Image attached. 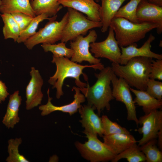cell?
<instances>
[{"mask_svg":"<svg viewBox=\"0 0 162 162\" xmlns=\"http://www.w3.org/2000/svg\"><path fill=\"white\" fill-rule=\"evenodd\" d=\"M51 62L56 64V70L53 75L50 77L48 82L52 85V88L56 89V98L57 99L60 98L63 94L62 86L66 78L70 77L74 79L76 85L79 88H82L86 87L87 84L80 81V75L82 74L87 82L88 80L87 76L83 72L84 68H91L100 70L104 68L101 63L96 64L82 65L65 57H53Z\"/></svg>","mask_w":162,"mask_h":162,"instance_id":"1","label":"cell"},{"mask_svg":"<svg viewBox=\"0 0 162 162\" xmlns=\"http://www.w3.org/2000/svg\"><path fill=\"white\" fill-rule=\"evenodd\" d=\"M114 74L111 67H104L99 73L95 74L97 80L93 85L90 86L87 82L86 87L79 88L86 98L87 104L95 108L99 116L104 109L110 110V102L114 99L110 86Z\"/></svg>","mask_w":162,"mask_h":162,"instance_id":"2","label":"cell"},{"mask_svg":"<svg viewBox=\"0 0 162 162\" xmlns=\"http://www.w3.org/2000/svg\"><path fill=\"white\" fill-rule=\"evenodd\" d=\"M152 59L145 57H135L124 65L112 63L111 67L114 74L123 79L130 86L146 91Z\"/></svg>","mask_w":162,"mask_h":162,"instance_id":"3","label":"cell"},{"mask_svg":"<svg viewBox=\"0 0 162 162\" xmlns=\"http://www.w3.org/2000/svg\"><path fill=\"white\" fill-rule=\"evenodd\" d=\"M109 27L113 30L119 46L125 47L144 38L147 33L157 29L158 26L151 23H135L123 18L114 17Z\"/></svg>","mask_w":162,"mask_h":162,"instance_id":"4","label":"cell"},{"mask_svg":"<svg viewBox=\"0 0 162 162\" xmlns=\"http://www.w3.org/2000/svg\"><path fill=\"white\" fill-rule=\"evenodd\" d=\"M68 16L67 12L59 22L55 20L57 15L51 17L44 27L24 43L25 45L27 48L31 50L39 44H53L61 40L64 28L68 21Z\"/></svg>","mask_w":162,"mask_h":162,"instance_id":"5","label":"cell"},{"mask_svg":"<svg viewBox=\"0 0 162 162\" xmlns=\"http://www.w3.org/2000/svg\"><path fill=\"white\" fill-rule=\"evenodd\" d=\"M68 16L67 22L64 28L61 42L66 43L74 39L80 35L86 34L89 30L96 28H101V22L93 21L78 11L70 8H68Z\"/></svg>","mask_w":162,"mask_h":162,"instance_id":"6","label":"cell"},{"mask_svg":"<svg viewBox=\"0 0 162 162\" xmlns=\"http://www.w3.org/2000/svg\"><path fill=\"white\" fill-rule=\"evenodd\" d=\"M88 140L82 143L76 141V147L82 156L91 162L111 161L116 155L98 138L97 136L84 132Z\"/></svg>","mask_w":162,"mask_h":162,"instance_id":"7","label":"cell"},{"mask_svg":"<svg viewBox=\"0 0 162 162\" xmlns=\"http://www.w3.org/2000/svg\"><path fill=\"white\" fill-rule=\"evenodd\" d=\"M97 34L95 30L89 31L88 34L84 37L80 35L73 41H70V48L74 51L71 60L75 62L81 63L87 61L91 64H96L101 63L100 60L93 56L89 51L91 43L95 42Z\"/></svg>","mask_w":162,"mask_h":162,"instance_id":"8","label":"cell"},{"mask_svg":"<svg viewBox=\"0 0 162 162\" xmlns=\"http://www.w3.org/2000/svg\"><path fill=\"white\" fill-rule=\"evenodd\" d=\"M112 95L117 101L122 102L126 106L127 110V119L133 121L137 126L139 124L134 102L130 89V86L122 78L117 76L114 74L112 79Z\"/></svg>","mask_w":162,"mask_h":162,"instance_id":"9","label":"cell"},{"mask_svg":"<svg viewBox=\"0 0 162 162\" xmlns=\"http://www.w3.org/2000/svg\"><path fill=\"white\" fill-rule=\"evenodd\" d=\"M119 46L113 30L109 27L106 38L102 41L91 43L90 50L96 58H105L112 63L119 64L121 52Z\"/></svg>","mask_w":162,"mask_h":162,"instance_id":"10","label":"cell"},{"mask_svg":"<svg viewBox=\"0 0 162 162\" xmlns=\"http://www.w3.org/2000/svg\"><path fill=\"white\" fill-rule=\"evenodd\" d=\"M138 120L139 124L142 127L137 131L143 135L142 138L137 141L140 146L157 138L159 131L162 129V111L152 110L148 114L140 117Z\"/></svg>","mask_w":162,"mask_h":162,"instance_id":"11","label":"cell"},{"mask_svg":"<svg viewBox=\"0 0 162 162\" xmlns=\"http://www.w3.org/2000/svg\"><path fill=\"white\" fill-rule=\"evenodd\" d=\"M138 23H148L157 24V33L162 32V7L141 0L139 4L136 11Z\"/></svg>","mask_w":162,"mask_h":162,"instance_id":"12","label":"cell"},{"mask_svg":"<svg viewBox=\"0 0 162 162\" xmlns=\"http://www.w3.org/2000/svg\"><path fill=\"white\" fill-rule=\"evenodd\" d=\"M155 37L151 33L148 39L140 47L134 43L127 46L120 47L121 55L119 64H126L131 58L137 57H145L156 59H162V55L157 54L151 50V44L154 40Z\"/></svg>","mask_w":162,"mask_h":162,"instance_id":"13","label":"cell"},{"mask_svg":"<svg viewBox=\"0 0 162 162\" xmlns=\"http://www.w3.org/2000/svg\"><path fill=\"white\" fill-rule=\"evenodd\" d=\"M30 74L31 78L26 89V109L28 110L40 105L43 97L41 91L43 80L39 70L32 67Z\"/></svg>","mask_w":162,"mask_h":162,"instance_id":"14","label":"cell"},{"mask_svg":"<svg viewBox=\"0 0 162 162\" xmlns=\"http://www.w3.org/2000/svg\"><path fill=\"white\" fill-rule=\"evenodd\" d=\"M95 110L94 106L88 104L81 105L78 110L81 118L80 122L85 128L83 133L103 137V130L101 118L95 113Z\"/></svg>","mask_w":162,"mask_h":162,"instance_id":"15","label":"cell"},{"mask_svg":"<svg viewBox=\"0 0 162 162\" xmlns=\"http://www.w3.org/2000/svg\"><path fill=\"white\" fill-rule=\"evenodd\" d=\"M73 90L75 91L73 101L68 104L58 106L53 105L51 103V100L52 98L49 95L50 89L48 88L47 91L48 96L47 102L45 104L39 106V110L41 111V116H44L47 115L56 111L68 113L70 116L77 112L81 106V104L86 101V98L83 94L80 93L79 87L73 86L72 88Z\"/></svg>","mask_w":162,"mask_h":162,"instance_id":"16","label":"cell"},{"mask_svg":"<svg viewBox=\"0 0 162 162\" xmlns=\"http://www.w3.org/2000/svg\"><path fill=\"white\" fill-rule=\"evenodd\" d=\"M58 2L63 7L71 8L84 14L90 20L101 22L100 5L94 0H59Z\"/></svg>","mask_w":162,"mask_h":162,"instance_id":"17","label":"cell"},{"mask_svg":"<svg viewBox=\"0 0 162 162\" xmlns=\"http://www.w3.org/2000/svg\"><path fill=\"white\" fill-rule=\"evenodd\" d=\"M104 143L115 155L122 152L136 143L130 134H117L103 136Z\"/></svg>","mask_w":162,"mask_h":162,"instance_id":"18","label":"cell"},{"mask_svg":"<svg viewBox=\"0 0 162 162\" xmlns=\"http://www.w3.org/2000/svg\"><path fill=\"white\" fill-rule=\"evenodd\" d=\"M128 0H101L100 10L101 31L106 32L109 27L111 22L123 3Z\"/></svg>","mask_w":162,"mask_h":162,"instance_id":"19","label":"cell"},{"mask_svg":"<svg viewBox=\"0 0 162 162\" xmlns=\"http://www.w3.org/2000/svg\"><path fill=\"white\" fill-rule=\"evenodd\" d=\"M19 93L17 90L10 95L6 112L3 117L2 123L9 129L13 128L20 120L18 112L22 98Z\"/></svg>","mask_w":162,"mask_h":162,"instance_id":"20","label":"cell"},{"mask_svg":"<svg viewBox=\"0 0 162 162\" xmlns=\"http://www.w3.org/2000/svg\"><path fill=\"white\" fill-rule=\"evenodd\" d=\"M130 89L136 96L133 100L134 103L142 107L145 115L152 110L162 109V100L154 98L146 91L136 89L130 87Z\"/></svg>","mask_w":162,"mask_h":162,"instance_id":"21","label":"cell"},{"mask_svg":"<svg viewBox=\"0 0 162 162\" xmlns=\"http://www.w3.org/2000/svg\"><path fill=\"white\" fill-rule=\"evenodd\" d=\"M0 12L2 14L21 12L35 17L29 0H1Z\"/></svg>","mask_w":162,"mask_h":162,"instance_id":"22","label":"cell"},{"mask_svg":"<svg viewBox=\"0 0 162 162\" xmlns=\"http://www.w3.org/2000/svg\"><path fill=\"white\" fill-rule=\"evenodd\" d=\"M59 0H32L30 2L36 16L43 14L52 17L56 15L63 6Z\"/></svg>","mask_w":162,"mask_h":162,"instance_id":"23","label":"cell"},{"mask_svg":"<svg viewBox=\"0 0 162 162\" xmlns=\"http://www.w3.org/2000/svg\"><path fill=\"white\" fill-rule=\"evenodd\" d=\"M0 15L4 23L2 31L4 38H11L16 42L20 33L18 24L11 14H2Z\"/></svg>","mask_w":162,"mask_h":162,"instance_id":"24","label":"cell"},{"mask_svg":"<svg viewBox=\"0 0 162 162\" xmlns=\"http://www.w3.org/2000/svg\"><path fill=\"white\" fill-rule=\"evenodd\" d=\"M122 159H126L128 162H144L146 161L145 155L140 150L136 143L121 153L116 156L111 161L117 162Z\"/></svg>","mask_w":162,"mask_h":162,"instance_id":"25","label":"cell"},{"mask_svg":"<svg viewBox=\"0 0 162 162\" xmlns=\"http://www.w3.org/2000/svg\"><path fill=\"white\" fill-rule=\"evenodd\" d=\"M156 139L151 140L140 146L147 162H162V152L157 147Z\"/></svg>","mask_w":162,"mask_h":162,"instance_id":"26","label":"cell"},{"mask_svg":"<svg viewBox=\"0 0 162 162\" xmlns=\"http://www.w3.org/2000/svg\"><path fill=\"white\" fill-rule=\"evenodd\" d=\"M141 0H130L126 4L120 8L114 17H122L129 21L137 23L136 11L138 5Z\"/></svg>","mask_w":162,"mask_h":162,"instance_id":"27","label":"cell"},{"mask_svg":"<svg viewBox=\"0 0 162 162\" xmlns=\"http://www.w3.org/2000/svg\"><path fill=\"white\" fill-rule=\"evenodd\" d=\"M48 15L45 14L36 16L34 17L28 27L20 32L16 41L18 43H24L27 39L36 33V30L39 23L46 19L49 20Z\"/></svg>","mask_w":162,"mask_h":162,"instance_id":"28","label":"cell"},{"mask_svg":"<svg viewBox=\"0 0 162 162\" xmlns=\"http://www.w3.org/2000/svg\"><path fill=\"white\" fill-rule=\"evenodd\" d=\"M41 46L45 52H52L53 57H65L69 58H71L74 53L73 50L67 48L64 42H61L57 44H43Z\"/></svg>","mask_w":162,"mask_h":162,"instance_id":"29","label":"cell"},{"mask_svg":"<svg viewBox=\"0 0 162 162\" xmlns=\"http://www.w3.org/2000/svg\"><path fill=\"white\" fill-rule=\"evenodd\" d=\"M21 138L11 139L8 141L9 156L6 160L7 162H29V161L19 152L18 148L21 143Z\"/></svg>","mask_w":162,"mask_h":162,"instance_id":"30","label":"cell"},{"mask_svg":"<svg viewBox=\"0 0 162 162\" xmlns=\"http://www.w3.org/2000/svg\"><path fill=\"white\" fill-rule=\"evenodd\" d=\"M101 118L104 135L117 134H130L126 128L122 127L116 122L112 121L106 116L103 115Z\"/></svg>","mask_w":162,"mask_h":162,"instance_id":"31","label":"cell"},{"mask_svg":"<svg viewBox=\"0 0 162 162\" xmlns=\"http://www.w3.org/2000/svg\"><path fill=\"white\" fill-rule=\"evenodd\" d=\"M146 91L154 98L162 100V82L149 78Z\"/></svg>","mask_w":162,"mask_h":162,"instance_id":"32","label":"cell"},{"mask_svg":"<svg viewBox=\"0 0 162 162\" xmlns=\"http://www.w3.org/2000/svg\"><path fill=\"white\" fill-rule=\"evenodd\" d=\"M149 77L151 79L162 80V59H152Z\"/></svg>","mask_w":162,"mask_h":162,"instance_id":"33","label":"cell"},{"mask_svg":"<svg viewBox=\"0 0 162 162\" xmlns=\"http://www.w3.org/2000/svg\"><path fill=\"white\" fill-rule=\"evenodd\" d=\"M11 14L18 25L25 20L33 17L21 12H14Z\"/></svg>","mask_w":162,"mask_h":162,"instance_id":"34","label":"cell"},{"mask_svg":"<svg viewBox=\"0 0 162 162\" xmlns=\"http://www.w3.org/2000/svg\"><path fill=\"white\" fill-rule=\"evenodd\" d=\"M9 95L5 83L0 80V103L4 101Z\"/></svg>","mask_w":162,"mask_h":162,"instance_id":"35","label":"cell"},{"mask_svg":"<svg viewBox=\"0 0 162 162\" xmlns=\"http://www.w3.org/2000/svg\"><path fill=\"white\" fill-rule=\"evenodd\" d=\"M157 138H158V145L160 149L162 150V129H161L158 132Z\"/></svg>","mask_w":162,"mask_h":162,"instance_id":"36","label":"cell"},{"mask_svg":"<svg viewBox=\"0 0 162 162\" xmlns=\"http://www.w3.org/2000/svg\"><path fill=\"white\" fill-rule=\"evenodd\" d=\"M149 3L162 7V0H146Z\"/></svg>","mask_w":162,"mask_h":162,"instance_id":"37","label":"cell"},{"mask_svg":"<svg viewBox=\"0 0 162 162\" xmlns=\"http://www.w3.org/2000/svg\"><path fill=\"white\" fill-rule=\"evenodd\" d=\"M95 1L97 2H99L100 1V0H95Z\"/></svg>","mask_w":162,"mask_h":162,"instance_id":"38","label":"cell"},{"mask_svg":"<svg viewBox=\"0 0 162 162\" xmlns=\"http://www.w3.org/2000/svg\"><path fill=\"white\" fill-rule=\"evenodd\" d=\"M1 0H0V5L1 4Z\"/></svg>","mask_w":162,"mask_h":162,"instance_id":"39","label":"cell"}]
</instances>
